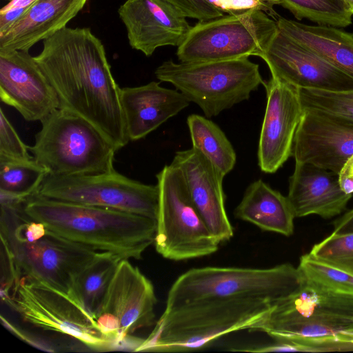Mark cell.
<instances>
[{
	"mask_svg": "<svg viewBox=\"0 0 353 353\" xmlns=\"http://www.w3.org/2000/svg\"><path fill=\"white\" fill-rule=\"evenodd\" d=\"M60 108L94 125L117 150L128 144L120 90L101 41L88 28L65 27L43 40L34 57Z\"/></svg>",
	"mask_w": 353,
	"mask_h": 353,
	"instance_id": "6da1fadb",
	"label": "cell"
},
{
	"mask_svg": "<svg viewBox=\"0 0 353 353\" xmlns=\"http://www.w3.org/2000/svg\"><path fill=\"white\" fill-rule=\"evenodd\" d=\"M23 201L0 200L1 250L12 261L19 279L39 281L70 297L78 274L101 252L30 219L23 210Z\"/></svg>",
	"mask_w": 353,
	"mask_h": 353,
	"instance_id": "7a4b0ae2",
	"label": "cell"
},
{
	"mask_svg": "<svg viewBox=\"0 0 353 353\" xmlns=\"http://www.w3.org/2000/svg\"><path fill=\"white\" fill-rule=\"evenodd\" d=\"M251 331L299 346L301 352L353 351V294L329 290L303 278Z\"/></svg>",
	"mask_w": 353,
	"mask_h": 353,
	"instance_id": "3957f363",
	"label": "cell"
},
{
	"mask_svg": "<svg viewBox=\"0 0 353 353\" xmlns=\"http://www.w3.org/2000/svg\"><path fill=\"white\" fill-rule=\"evenodd\" d=\"M23 210L63 237L122 259H140L154 242L157 221L144 216L37 194L25 199Z\"/></svg>",
	"mask_w": 353,
	"mask_h": 353,
	"instance_id": "277c9868",
	"label": "cell"
},
{
	"mask_svg": "<svg viewBox=\"0 0 353 353\" xmlns=\"http://www.w3.org/2000/svg\"><path fill=\"white\" fill-rule=\"evenodd\" d=\"M276 303L265 299L234 298L165 308L152 332L134 352H179L204 348L226 334L251 331Z\"/></svg>",
	"mask_w": 353,
	"mask_h": 353,
	"instance_id": "5b68a950",
	"label": "cell"
},
{
	"mask_svg": "<svg viewBox=\"0 0 353 353\" xmlns=\"http://www.w3.org/2000/svg\"><path fill=\"white\" fill-rule=\"evenodd\" d=\"M41 122V128L29 150L49 174H93L114 170L117 150L85 119L59 108Z\"/></svg>",
	"mask_w": 353,
	"mask_h": 353,
	"instance_id": "8992f818",
	"label": "cell"
},
{
	"mask_svg": "<svg viewBox=\"0 0 353 353\" xmlns=\"http://www.w3.org/2000/svg\"><path fill=\"white\" fill-rule=\"evenodd\" d=\"M303 276L290 263L270 268L204 267L192 268L172 285L165 308L205 300L265 299L275 302L290 295Z\"/></svg>",
	"mask_w": 353,
	"mask_h": 353,
	"instance_id": "52a82bcc",
	"label": "cell"
},
{
	"mask_svg": "<svg viewBox=\"0 0 353 353\" xmlns=\"http://www.w3.org/2000/svg\"><path fill=\"white\" fill-rule=\"evenodd\" d=\"M154 74L196 103L208 118L248 100L265 83L259 65L248 58L199 63L169 60L158 66Z\"/></svg>",
	"mask_w": 353,
	"mask_h": 353,
	"instance_id": "ba28073f",
	"label": "cell"
},
{
	"mask_svg": "<svg viewBox=\"0 0 353 353\" xmlns=\"http://www.w3.org/2000/svg\"><path fill=\"white\" fill-rule=\"evenodd\" d=\"M156 178L159 190L156 251L172 261L216 252L220 244L193 203L179 169L171 163L165 165Z\"/></svg>",
	"mask_w": 353,
	"mask_h": 353,
	"instance_id": "9c48e42d",
	"label": "cell"
},
{
	"mask_svg": "<svg viewBox=\"0 0 353 353\" xmlns=\"http://www.w3.org/2000/svg\"><path fill=\"white\" fill-rule=\"evenodd\" d=\"M277 30L276 21L259 10L199 21L178 46L176 56L183 63L261 58Z\"/></svg>",
	"mask_w": 353,
	"mask_h": 353,
	"instance_id": "30bf717a",
	"label": "cell"
},
{
	"mask_svg": "<svg viewBox=\"0 0 353 353\" xmlns=\"http://www.w3.org/2000/svg\"><path fill=\"white\" fill-rule=\"evenodd\" d=\"M6 303L36 327L69 336L94 350L114 347L92 316L68 296L42 283L21 277Z\"/></svg>",
	"mask_w": 353,
	"mask_h": 353,
	"instance_id": "8fae6325",
	"label": "cell"
},
{
	"mask_svg": "<svg viewBox=\"0 0 353 353\" xmlns=\"http://www.w3.org/2000/svg\"><path fill=\"white\" fill-rule=\"evenodd\" d=\"M48 199L112 208L157 219V185L130 179L114 169L103 173L48 174L34 194Z\"/></svg>",
	"mask_w": 353,
	"mask_h": 353,
	"instance_id": "7c38bea8",
	"label": "cell"
},
{
	"mask_svg": "<svg viewBox=\"0 0 353 353\" xmlns=\"http://www.w3.org/2000/svg\"><path fill=\"white\" fill-rule=\"evenodd\" d=\"M157 303L151 281L129 259H123L94 319L114 347L120 346L137 330L155 324Z\"/></svg>",
	"mask_w": 353,
	"mask_h": 353,
	"instance_id": "4fadbf2b",
	"label": "cell"
},
{
	"mask_svg": "<svg viewBox=\"0 0 353 353\" xmlns=\"http://www.w3.org/2000/svg\"><path fill=\"white\" fill-rule=\"evenodd\" d=\"M271 77L297 88L353 90V78L277 30L261 57Z\"/></svg>",
	"mask_w": 353,
	"mask_h": 353,
	"instance_id": "5bb4252c",
	"label": "cell"
},
{
	"mask_svg": "<svg viewBox=\"0 0 353 353\" xmlns=\"http://www.w3.org/2000/svg\"><path fill=\"white\" fill-rule=\"evenodd\" d=\"M263 85L267 101L257 151L258 165L262 172L273 174L292 156L303 108L299 88L272 77Z\"/></svg>",
	"mask_w": 353,
	"mask_h": 353,
	"instance_id": "9a60e30c",
	"label": "cell"
},
{
	"mask_svg": "<svg viewBox=\"0 0 353 353\" xmlns=\"http://www.w3.org/2000/svg\"><path fill=\"white\" fill-rule=\"evenodd\" d=\"M0 98L28 121L60 108L58 96L28 51H0Z\"/></svg>",
	"mask_w": 353,
	"mask_h": 353,
	"instance_id": "2e32d148",
	"label": "cell"
},
{
	"mask_svg": "<svg viewBox=\"0 0 353 353\" xmlns=\"http://www.w3.org/2000/svg\"><path fill=\"white\" fill-rule=\"evenodd\" d=\"M353 155V123L315 110L303 109L296 131L295 162L314 165L339 174Z\"/></svg>",
	"mask_w": 353,
	"mask_h": 353,
	"instance_id": "e0dca14e",
	"label": "cell"
},
{
	"mask_svg": "<svg viewBox=\"0 0 353 353\" xmlns=\"http://www.w3.org/2000/svg\"><path fill=\"white\" fill-rule=\"evenodd\" d=\"M171 164L181 171L193 203L219 243L230 241L234 230L225 207V176L193 148L177 151Z\"/></svg>",
	"mask_w": 353,
	"mask_h": 353,
	"instance_id": "ac0fdd59",
	"label": "cell"
},
{
	"mask_svg": "<svg viewBox=\"0 0 353 353\" xmlns=\"http://www.w3.org/2000/svg\"><path fill=\"white\" fill-rule=\"evenodd\" d=\"M118 12L130 46L147 57L159 47L179 46L192 27L181 12L161 0H126Z\"/></svg>",
	"mask_w": 353,
	"mask_h": 353,
	"instance_id": "d6986e66",
	"label": "cell"
},
{
	"mask_svg": "<svg viewBox=\"0 0 353 353\" xmlns=\"http://www.w3.org/2000/svg\"><path fill=\"white\" fill-rule=\"evenodd\" d=\"M352 196L342 190L339 174L295 162L287 196L295 218L311 214L323 219L334 217L345 210Z\"/></svg>",
	"mask_w": 353,
	"mask_h": 353,
	"instance_id": "ffe728a7",
	"label": "cell"
},
{
	"mask_svg": "<svg viewBox=\"0 0 353 353\" xmlns=\"http://www.w3.org/2000/svg\"><path fill=\"white\" fill-rule=\"evenodd\" d=\"M120 100L130 141L145 137L190 103L176 89L161 87L157 81L121 88Z\"/></svg>",
	"mask_w": 353,
	"mask_h": 353,
	"instance_id": "44dd1931",
	"label": "cell"
},
{
	"mask_svg": "<svg viewBox=\"0 0 353 353\" xmlns=\"http://www.w3.org/2000/svg\"><path fill=\"white\" fill-rule=\"evenodd\" d=\"M87 1L37 0L19 20L0 34V51H29L36 43L66 27Z\"/></svg>",
	"mask_w": 353,
	"mask_h": 353,
	"instance_id": "7402d4cb",
	"label": "cell"
},
{
	"mask_svg": "<svg viewBox=\"0 0 353 353\" xmlns=\"http://www.w3.org/2000/svg\"><path fill=\"white\" fill-rule=\"evenodd\" d=\"M234 216L265 231L285 236L294 233L295 216L287 196L261 179L248 185Z\"/></svg>",
	"mask_w": 353,
	"mask_h": 353,
	"instance_id": "603a6c76",
	"label": "cell"
},
{
	"mask_svg": "<svg viewBox=\"0 0 353 353\" xmlns=\"http://www.w3.org/2000/svg\"><path fill=\"white\" fill-rule=\"evenodd\" d=\"M279 30L353 78V34L337 27L307 25L279 17Z\"/></svg>",
	"mask_w": 353,
	"mask_h": 353,
	"instance_id": "cb8c5ba5",
	"label": "cell"
},
{
	"mask_svg": "<svg viewBox=\"0 0 353 353\" xmlns=\"http://www.w3.org/2000/svg\"><path fill=\"white\" fill-rule=\"evenodd\" d=\"M121 259L115 254L101 252L74 281L70 297L94 318Z\"/></svg>",
	"mask_w": 353,
	"mask_h": 353,
	"instance_id": "d4e9b609",
	"label": "cell"
},
{
	"mask_svg": "<svg viewBox=\"0 0 353 353\" xmlns=\"http://www.w3.org/2000/svg\"><path fill=\"white\" fill-rule=\"evenodd\" d=\"M192 148L207 158L224 176L234 167V149L222 130L208 117L192 114L187 118Z\"/></svg>",
	"mask_w": 353,
	"mask_h": 353,
	"instance_id": "484cf974",
	"label": "cell"
},
{
	"mask_svg": "<svg viewBox=\"0 0 353 353\" xmlns=\"http://www.w3.org/2000/svg\"><path fill=\"white\" fill-rule=\"evenodd\" d=\"M48 171L34 158L13 160L0 157V191L27 198L34 194Z\"/></svg>",
	"mask_w": 353,
	"mask_h": 353,
	"instance_id": "4316f807",
	"label": "cell"
},
{
	"mask_svg": "<svg viewBox=\"0 0 353 353\" xmlns=\"http://www.w3.org/2000/svg\"><path fill=\"white\" fill-rule=\"evenodd\" d=\"M297 19L344 28L352 23L353 12L345 0H276Z\"/></svg>",
	"mask_w": 353,
	"mask_h": 353,
	"instance_id": "83f0119b",
	"label": "cell"
},
{
	"mask_svg": "<svg viewBox=\"0 0 353 353\" xmlns=\"http://www.w3.org/2000/svg\"><path fill=\"white\" fill-rule=\"evenodd\" d=\"M297 268L307 281L329 290L353 294V274L322 262L309 253L300 257Z\"/></svg>",
	"mask_w": 353,
	"mask_h": 353,
	"instance_id": "f1b7e54d",
	"label": "cell"
},
{
	"mask_svg": "<svg viewBox=\"0 0 353 353\" xmlns=\"http://www.w3.org/2000/svg\"><path fill=\"white\" fill-rule=\"evenodd\" d=\"M299 93L303 109L318 110L353 123V90L299 88Z\"/></svg>",
	"mask_w": 353,
	"mask_h": 353,
	"instance_id": "f546056e",
	"label": "cell"
},
{
	"mask_svg": "<svg viewBox=\"0 0 353 353\" xmlns=\"http://www.w3.org/2000/svg\"><path fill=\"white\" fill-rule=\"evenodd\" d=\"M309 254L322 262L353 274V233L332 232L314 245Z\"/></svg>",
	"mask_w": 353,
	"mask_h": 353,
	"instance_id": "4dcf8cb0",
	"label": "cell"
},
{
	"mask_svg": "<svg viewBox=\"0 0 353 353\" xmlns=\"http://www.w3.org/2000/svg\"><path fill=\"white\" fill-rule=\"evenodd\" d=\"M29 147L20 139L13 125L0 109V157L13 160L33 159L28 152Z\"/></svg>",
	"mask_w": 353,
	"mask_h": 353,
	"instance_id": "1f68e13d",
	"label": "cell"
},
{
	"mask_svg": "<svg viewBox=\"0 0 353 353\" xmlns=\"http://www.w3.org/2000/svg\"><path fill=\"white\" fill-rule=\"evenodd\" d=\"M176 8L186 18L205 21L221 17L224 13L210 0H161Z\"/></svg>",
	"mask_w": 353,
	"mask_h": 353,
	"instance_id": "d6a6232c",
	"label": "cell"
},
{
	"mask_svg": "<svg viewBox=\"0 0 353 353\" xmlns=\"http://www.w3.org/2000/svg\"><path fill=\"white\" fill-rule=\"evenodd\" d=\"M210 1L223 13L228 14L259 10L265 12L276 21L279 17L273 8L274 5H279L276 0H210Z\"/></svg>",
	"mask_w": 353,
	"mask_h": 353,
	"instance_id": "836d02e7",
	"label": "cell"
},
{
	"mask_svg": "<svg viewBox=\"0 0 353 353\" xmlns=\"http://www.w3.org/2000/svg\"><path fill=\"white\" fill-rule=\"evenodd\" d=\"M1 320L3 326L21 340L43 351L50 352H56V349L50 343L37 337L27 331L21 330L9 321L8 319L2 314L1 315Z\"/></svg>",
	"mask_w": 353,
	"mask_h": 353,
	"instance_id": "e575fe53",
	"label": "cell"
},
{
	"mask_svg": "<svg viewBox=\"0 0 353 353\" xmlns=\"http://www.w3.org/2000/svg\"><path fill=\"white\" fill-rule=\"evenodd\" d=\"M25 8H1L0 10V34L7 30L28 10Z\"/></svg>",
	"mask_w": 353,
	"mask_h": 353,
	"instance_id": "d590c367",
	"label": "cell"
},
{
	"mask_svg": "<svg viewBox=\"0 0 353 353\" xmlns=\"http://www.w3.org/2000/svg\"><path fill=\"white\" fill-rule=\"evenodd\" d=\"M339 181L342 190L345 193L353 194V155L341 169L339 173Z\"/></svg>",
	"mask_w": 353,
	"mask_h": 353,
	"instance_id": "8d00e7d4",
	"label": "cell"
},
{
	"mask_svg": "<svg viewBox=\"0 0 353 353\" xmlns=\"http://www.w3.org/2000/svg\"><path fill=\"white\" fill-rule=\"evenodd\" d=\"M334 233H353V209L333 222Z\"/></svg>",
	"mask_w": 353,
	"mask_h": 353,
	"instance_id": "74e56055",
	"label": "cell"
},
{
	"mask_svg": "<svg viewBox=\"0 0 353 353\" xmlns=\"http://www.w3.org/2000/svg\"><path fill=\"white\" fill-rule=\"evenodd\" d=\"M37 0H10L3 8L13 7L29 8Z\"/></svg>",
	"mask_w": 353,
	"mask_h": 353,
	"instance_id": "f35d334b",
	"label": "cell"
},
{
	"mask_svg": "<svg viewBox=\"0 0 353 353\" xmlns=\"http://www.w3.org/2000/svg\"><path fill=\"white\" fill-rule=\"evenodd\" d=\"M353 12V0H345Z\"/></svg>",
	"mask_w": 353,
	"mask_h": 353,
	"instance_id": "ab89813d",
	"label": "cell"
},
{
	"mask_svg": "<svg viewBox=\"0 0 353 353\" xmlns=\"http://www.w3.org/2000/svg\"><path fill=\"white\" fill-rule=\"evenodd\" d=\"M9 1H10V0H9Z\"/></svg>",
	"mask_w": 353,
	"mask_h": 353,
	"instance_id": "60d3db41",
	"label": "cell"
}]
</instances>
